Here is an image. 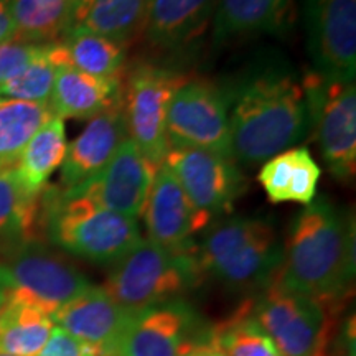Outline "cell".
Here are the masks:
<instances>
[{
    "label": "cell",
    "instance_id": "6da1fadb",
    "mask_svg": "<svg viewBox=\"0 0 356 356\" xmlns=\"http://www.w3.org/2000/svg\"><path fill=\"white\" fill-rule=\"evenodd\" d=\"M222 91L228 99L236 163L266 162L304 140L310 131L302 81L282 61L256 66Z\"/></svg>",
    "mask_w": 356,
    "mask_h": 356
},
{
    "label": "cell",
    "instance_id": "7a4b0ae2",
    "mask_svg": "<svg viewBox=\"0 0 356 356\" xmlns=\"http://www.w3.org/2000/svg\"><path fill=\"white\" fill-rule=\"evenodd\" d=\"M355 277V226L330 200L315 198L293 220L275 280L323 302L340 299Z\"/></svg>",
    "mask_w": 356,
    "mask_h": 356
},
{
    "label": "cell",
    "instance_id": "3957f363",
    "mask_svg": "<svg viewBox=\"0 0 356 356\" xmlns=\"http://www.w3.org/2000/svg\"><path fill=\"white\" fill-rule=\"evenodd\" d=\"M195 254L203 274L228 289L248 291L273 282L282 264L284 246L269 221L236 216L207 228Z\"/></svg>",
    "mask_w": 356,
    "mask_h": 356
},
{
    "label": "cell",
    "instance_id": "277c9868",
    "mask_svg": "<svg viewBox=\"0 0 356 356\" xmlns=\"http://www.w3.org/2000/svg\"><path fill=\"white\" fill-rule=\"evenodd\" d=\"M42 220L55 246L95 264H114L142 239L134 218L106 210L84 195L43 190Z\"/></svg>",
    "mask_w": 356,
    "mask_h": 356
},
{
    "label": "cell",
    "instance_id": "5b68a950",
    "mask_svg": "<svg viewBox=\"0 0 356 356\" xmlns=\"http://www.w3.org/2000/svg\"><path fill=\"white\" fill-rule=\"evenodd\" d=\"M195 251L173 252L140 239L111 267L104 291L124 309L137 312L181 296L202 280Z\"/></svg>",
    "mask_w": 356,
    "mask_h": 356
},
{
    "label": "cell",
    "instance_id": "8992f818",
    "mask_svg": "<svg viewBox=\"0 0 356 356\" xmlns=\"http://www.w3.org/2000/svg\"><path fill=\"white\" fill-rule=\"evenodd\" d=\"M89 287L78 267L35 239L15 243L0 261V291L7 300L38 307L48 315Z\"/></svg>",
    "mask_w": 356,
    "mask_h": 356
},
{
    "label": "cell",
    "instance_id": "52a82bcc",
    "mask_svg": "<svg viewBox=\"0 0 356 356\" xmlns=\"http://www.w3.org/2000/svg\"><path fill=\"white\" fill-rule=\"evenodd\" d=\"M310 129L328 172L338 181H351L356 172L355 81L328 78L310 70L302 79Z\"/></svg>",
    "mask_w": 356,
    "mask_h": 356
},
{
    "label": "cell",
    "instance_id": "ba28073f",
    "mask_svg": "<svg viewBox=\"0 0 356 356\" xmlns=\"http://www.w3.org/2000/svg\"><path fill=\"white\" fill-rule=\"evenodd\" d=\"M327 304L287 291L274 279L249 309L282 356H325L330 335Z\"/></svg>",
    "mask_w": 356,
    "mask_h": 356
},
{
    "label": "cell",
    "instance_id": "9c48e42d",
    "mask_svg": "<svg viewBox=\"0 0 356 356\" xmlns=\"http://www.w3.org/2000/svg\"><path fill=\"white\" fill-rule=\"evenodd\" d=\"M186 79L178 71L152 63H139L122 83V109L127 137L157 168L168 152L167 111L172 95Z\"/></svg>",
    "mask_w": 356,
    "mask_h": 356
},
{
    "label": "cell",
    "instance_id": "30bf717a",
    "mask_svg": "<svg viewBox=\"0 0 356 356\" xmlns=\"http://www.w3.org/2000/svg\"><path fill=\"white\" fill-rule=\"evenodd\" d=\"M168 149H203L233 159L228 99L222 88L186 79L172 95L167 111Z\"/></svg>",
    "mask_w": 356,
    "mask_h": 356
},
{
    "label": "cell",
    "instance_id": "8fae6325",
    "mask_svg": "<svg viewBox=\"0 0 356 356\" xmlns=\"http://www.w3.org/2000/svg\"><path fill=\"white\" fill-rule=\"evenodd\" d=\"M210 330L184 299L137 312L114 356H190L208 340Z\"/></svg>",
    "mask_w": 356,
    "mask_h": 356
},
{
    "label": "cell",
    "instance_id": "7c38bea8",
    "mask_svg": "<svg viewBox=\"0 0 356 356\" xmlns=\"http://www.w3.org/2000/svg\"><path fill=\"white\" fill-rule=\"evenodd\" d=\"M163 163L175 175L191 204L210 222L228 213L246 190V177L238 163L210 150L172 147Z\"/></svg>",
    "mask_w": 356,
    "mask_h": 356
},
{
    "label": "cell",
    "instance_id": "4fadbf2b",
    "mask_svg": "<svg viewBox=\"0 0 356 356\" xmlns=\"http://www.w3.org/2000/svg\"><path fill=\"white\" fill-rule=\"evenodd\" d=\"M304 15L312 70L355 81L356 0H304Z\"/></svg>",
    "mask_w": 356,
    "mask_h": 356
},
{
    "label": "cell",
    "instance_id": "5bb4252c",
    "mask_svg": "<svg viewBox=\"0 0 356 356\" xmlns=\"http://www.w3.org/2000/svg\"><path fill=\"white\" fill-rule=\"evenodd\" d=\"M154 173L152 163L131 139H126L102 170L76 188L63 190V193L84 195L106 210L137 220L144 211Z\"/></svg>",
    "mask_w": 356,
    "mask_h": 356
},
{
    "label": "cell",
    "instance_id": "9a60e30c",
    "mask_svg": "<svg viewBox=\"0 0 356 356\" xmlns=\"http://www.w3.org/2000/svg\"><path fill=\"white\" fill-rule=\"evenodd\" d=\"M142 216L150 241L173 252L195 251L197 246L193 244V236L210 225L191 204L165 163L155 168Z\"/></svg>",
    "mask_w": 356,
    "mask_h": 356
},
{
    "label": "cell",
    "instance_id": "2e32d148",
    "mask_svg": "<svg viewBox=\"0 0 356 356\" xmlns=\"http://www.w3.org/2000/svg\"><path fill=\"white\" fill-rule=\"evenodd\" d=\"M134 315V312L119 305L104 289L91 286L60 307L51 315V320L56 327L92 346L99 356H114Z\"/></svg>",
    "mask_w": 356,
    "mask_h": 356
},
{
    "label": "cell",
    "instance_id": "e0dca14e",
    "mask_svg": "<svg viewBox=\"0 0 356 356\" xmlns=\"http://www.w3.org/2000/svg\"><path fill=\"white\" fill-rule=\"evenodd\" d=\"M127 137L122 101L89 119L81 134L66 147L61 163V186L73 190L104 168Z\"/></svg>",
    "mask_w": 356,
    "mask_h": 356
},
{
    "label": "cell",
    "instance_id": "ac0fdd59",
    "mask_svg": "<svg viewBox=\"0 0 356 356\" xmlns=\"http://www.w3.org/2000/svg\"><path fill=\"white\" fill-rule=\"evenodd\" d=\"M293 0H216L213 47L257 35L286 33L293 22Z\"/></svg>",
    "mask_w": 356,
    "mask_h": 356
},
{
    "label": "cell",
    "instance_id": "d6986e66",
    "mask_svg": "<svg viewBox=\"0 0 356 356\" xmlns=\"http://www.w3.org/2000/svg\"><path fill=\"white\" fill-rule=\"evenodd\" d=\"M216 0H152L144 35L152 47L178 51L202 38Z\"/></svg>",
    "mask_w": 356,
    "mask_h": 356
},
{
    "label": "cell",
    "instance_id": "ffe728a7",
    "mask_svg": "<svg viewBox=\"0 0 356 356\" xmlns=\"http://www.w3.org/2000/svg\"><path fill=\"white\" fill-rule=\"evenodd\" d=\"M121 101L122 79H99L70 66H61L56 71L48 108L55 118L63 121H89Z\"/></svg>",
    "mask_w": 356,
    "mask_h": 356
},
{
    "label": "cell",
    "instance_id": "44dd1931",
    "mask_svg": "<svg viewBox=\"0 0 356 356\" xmlns=\"http://www.w3.org/2000/svg\"><path fill=\"white\" fill-rule=\"evenodd\" d=\"M152 0H73L70 30L89 32L126 48L144 33Z\"/></svg>",
    "mask_w": 356,
    "mask_h": 356
},
{
    "label": "cell",
    "instance_id": "7402d4cb",
    "mask_svg": "<svg viewBox=\"0 0 356 356\" xmlns=\"http://www.w3.org/2000/svg\"><path fill=\"white\" fill-rule=\"evenodd\" d=\"M322 168L307 147H293L280 152L261 167L257 180L273 203L310 204L317 197Z\"/></svg>",
    "mask_w": 356,
    "mask_h": 356
},
{
    "label": "cell",
    "instance_id": "603a6c76",
    "mask_svg": "<svg viewBox=\"0 0 356 356\" xmlns=\"http://www.w3.org/2000/svg\"><path fill=\"white\" fill-rule=\"evenodd\" d=\"M48 55L58 68L70 66L99 79H122L126 48L99 35L70 30L58 42L48 43Z\"/></svg>",
    "mask_w": 356,
    "mask_h": 356
},
{
    "label": "cell",
    "instance_id": "cb8c5ba5",
    "mask_svg": "<svg viewBox=\"0 0 356 356\" xmlns=\"http://www.w3.org/2000/svg\"><path fill=\"white\" fill-rule=\"evenodd\" d=\"M66 147L65 121L53 115L25 145L12 168L26 195L38 197L42 193L50 177L63 163Z\"/></svg>",
    "mask_w": 356,
    "mask_h": 356
},
{
    "label": "cell",
    "instance_id": "d4e9b609",
    "mask_svg": "<svg viewBox=\"0 0 356 356\" xmlns=\"http://www.w3.org/2000/svg\"><path fill=\"white\" fill-rule=\"evenodd\" d=\"M55 327L38 307L7 300L0 315V355L37 356Z\"/></svg>",
    "mask_w": 356,
    "mask_h": 356
},
{
    "label": "cell",
    "instance_id": "484cf974",
    "mask_svg": "<svg viewBox=\"0 0 356 356\" xmlns=\"http://www.w3.org/2000/svg\"><path fill=\"white\" fill-rule=\"evenodd\" d=\"M51 118L48 104L0 99V170L15 167L25 145Z\"/></svg>",
    "mask_w": 356,
    "mask_h": 356
},
{
    "label": "cell",
    "instance_id": "4316f807",
    "mask_svg": "<svg viewBox=\"0 0 356 356\" xmlns=\"http://www.w3.org/2000/svg\"><path fill=\"white\" fill-rule=\"evenodd\" d=\"M17 38L53 43L68 32L73 0H10Z\"/></svg>",
    "mask_w": 356,
    "mask_h": 356
},
{
    "label": "cell",
    "instance_id": "83f0119b",
    "mask_svg": "<svg viewBox=\"0 0 356 356\" xmlns=\"http://www.w3.org/2000/svg\"><path fill=\"white\" fill-rule=\"evenodd\" d=\"M42 220V193L26 195L15 173L0 170V241L19 243L32 239L35 225Z\"/></svg>",
    "mask_w": 356,
    "mask_h": 356
},
{
    "label": "cell",
    "instance_id": "f1b7e54d",
    "mask_svg": "<svg viewBox=\"0 0 356 356\" xmlns=\"http://www.w3.org/2000/svg\"><path fill=\"white\" fill-rule=\"evenodd\" d=\"M208 340L226 356H282L264 328L252 317L249 304L210 330Z\"/></svg>",
    "mask_w": 356,
    "mask_h": 356
},
{
    "label": "cell",
    "instance_id": "f546056e",
    "mask_svg": "<svg viewBox=\"0 0 356 356\" xmlns=\"http://www.w3.org/2000/svg\"><path fill=\"white\" fill-rule=\"evenodd\" d=\"M56 71L58 66L48 55V43H44L42 53L20 74L0 84V95L7 96L8 99L48 104Z\"/></svg>",
    "mask_w": 356,
    "mask_h": 356
},
{
    "label": "cell",
    "instance_id": "4dcf8cb0",
    "mask_svg": "<svg viewBox=\"0 0 356 356\" xmlns=\"http://www.w3.org/2000/svg\"><path fill=\"white\" fill-rule=\"evenodd\" d=\"M44 43H30L20 38L0 43V84L20 74L42 53Z\"/></svg>",
    "mask_w": 356,
    "mask_h": 356
},
{
    "label": "cell",
    "instance_id": "1f68e13d",
    "mask_svg": "<svg viewBox=\"0 0 356 356\" xmlns=\"http://www.w3.org/2000/svg\"><path fill=\"white\" fill-rule=\"evenodd\" d=\"M37 356H99V353L76 337L70 335L63 328L53 327L47 343Z\"/></svg>",
    "mask_w": 356,
    "mask_h": 356
},
{
    "label": "cell",
    "instance_id": "d6a6232c",
    "mask_svg": "<svg viewBox=\"0 0 356 356\" xmlns=\"http://www.w3.org/2000/svg\"><path fill=\"white\" fill-rule=\"evenodd\" d=\"M17 38V26L13 22L10 0H0V43Z\"/></svg>",
    "mask_w": 356,
    "mask_h": 356
},
{
    "label": "cell",
    "instance_id": "836d02e7",
    "mask_svg": "<svg viewBox=\"0 0 356 356\" xmlns=\"http://www.w3.org/2000/svg\"><path fill=\"white\" fill-rule=\"evenodd\" d=\"M191 356H226L220 348H216L210 340L204 341L203 345H200L197 350L191 353Z\"/></svg>",
    "mask_w": 356,
    "mask_h": 356
},
{
    "label": "cell",
    "instance_id": "e575fe53",
    "mask_svg": "<svg viewBox=\"0 0 356 356\" xmlns=\"http://www.w3.org/2000/svg\"><path fill=\"white\" fill-rule=\"evenodd\" d=\"M6 304H7L6 293L0 291V315H2V310H3V307H6Z\"/></svg>",
    "mask_w": 356,
    "mask_h": 356
},
{
    "label": "cell",
    "instance_id": "d590c367",
    "mask_svg": "<svg viewBox=\"0 0 356 356\" xmlns=\"http://www.w3.org/2000/svg\"><path fill=\"white\" fill-rule=\"evenodd\" d=\"M0 356H6V355H0Z\"/></svg>",
    "mask_w": 356,
    "mask_h": 356
},
{
    "label": "cell",
    "instance_id": "8d00e7d4",
    "mask_svg": "<svg viewBox=\"0 0 356 356\" xmlns=\"http://www.w3.org/2000/svg\"><path fill=\"white\" fill-rule=\"evenodd\" d=\"M190 356H191V355H190Z\"/></svg>",
    "mask_w": 356,
    "mask_h": 356
}]
</instances>
